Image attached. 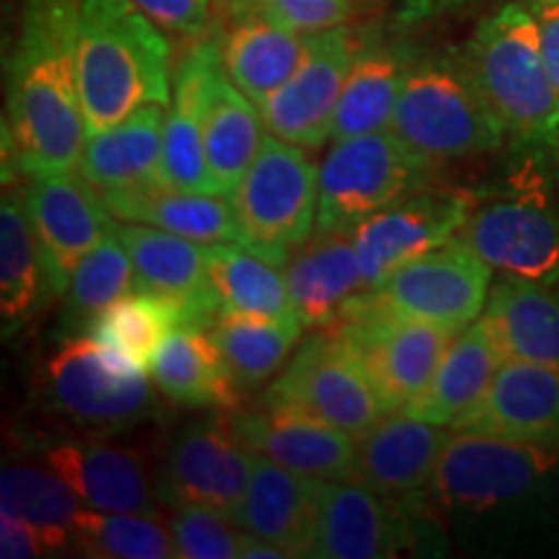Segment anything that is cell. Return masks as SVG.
Here are the masks:
<instances>
[{"mask_svg":"<svg viewBox=\"0 0 559 559\" xmlns=\"http://www.w3.org/2000/svg\"><path fill=\"white\" fill-rule=\"evenodd\" d=\"M425 508L472 555L551 544L559 534V443L453 432Z\"/></svg>","mask_w":559,"mask_h":559,"instance_id":"obj_1","label":"cell"},{"mask_svg":"<svg viewBox=\"0 0 559 559\" xmlns=\"http://www.w3.org/2000/svg\"><path fill=\"white\" fill-rule=\"evenodd\" d=\"M81 0H24L9 62L3 169L26 177L73 171L88 130L79 91Z\"/></svg>","mask_w":559,"mask_h":559,"instance_id":"obj_2","label":"cell"},{"mask_svg":"<svg viewBox=\"0 0 559 559\" xmlns=\"http://www.w3.org/2000/svg\"><path fill=\"white\" fill-rule=\"evenodd\" d=\"M79 91L88 135L171 104V47L132 0H81Z\"/></svg>","mask_w":559,"mask_h":559,"instance_id":"obj_3","label":"cell"},{"mask_svg":"<svg viewBox=\"0 0 559 559\" xmlns=\"http://www.w3.org/2000/svg\"><path fill=\"white\" fill-rule=\"evenodd\" d=\"M506 138L528 156L559 143V91L544 66L539 32L526 0L506 3L479 21L461 50Z\"/></svg>","mask_w":559,"mask_h":559,"instance_id":"obj_4","label":"cell"},{"mask_svg":"<svg viewBox=\"0 0 559 559\" xmlns=\"http://www.w3.org/2000/svg\"><path fill=\"white\" fill-rule=\"evenodd\" d=\"M389 130L432 166L485 156L506 143V130L456 50L412 58Z\"/></svg>","mask_w":559,"mask_h":559,"instance_id":"obj_5","label":"cell"},{"mask_svg":"<svg viewBox=\"0 0 559 559\" xmlns=\"http://www.w3.org/2000/svg\"><path fill=\"white\" fill-rule=\"evenodd\" d=\"M41 394L52 415L86 436L109 438L160 415L145 366L102 342H60L41 376Z\"/></svg>","mask_w":559,"mask_h":559,"instance_id":"obj_6","label":"cell"},{"mask_svg":"<svg viewBox=\"0 0 559 559\" xmlns=\"http://www.w3.org/2000/svg\"><path fill=\"white\" fill-rule=\"evenodd\" d=\"M228 198L241 247L283 267L317 230L319 166L300 145L267 135Z\"/></svg>","mask_w":559,"mask_h":559,"instance_id":"obj_7","label":"cell"},{"mask_svg":"<svg viewBox=\"0 0 559 559\" xmlns=\"http://www.w3.org/2000/svg\"><path fill=\"white\" fill-rule=\"evenodd\" d=\"M436 169L391 130L334 140L319 166L317 236L349 234L404 194L430 187Z\"/></svg>","mask_w":559,"mask_h":559,"instance_id":"obj_8","label":"cell"},{"mask_svg":"<svg viewBox=\"0 0 559 559\" xmlns=\"http://www.w3.org/2000/svg\"><path fill=\"white\" fill-rule=\"evenodd\" d=\"M456 239L506 280L559 285V200L539 177L474 200Z\"/></svg>","mask_w":559,"mask_h":559,"instance_id":"obj_9","label":"cell"},{"mask_svg":"<svg viewBox=\"0 0 559 559\" xmlns=\"http://www.w3.org/2000/svg\"><path fill=\"white\" fill-rule=\"evenodd\" d=\"M262 402L304 412L355 438L386 417L358 349L340 330H317L300 342Z\"/></svg>","mask_w":559,"mask_h":559,"instance_id":"obj_10","label":"cell"},{"mask_svg":"<svg viewBox=\"0 0 559 559\" xmlns=\"http://www.w3.org/2000/svg\"><path fill=\"white\" fill-rule=\"evenodd\" d=\"M251 464L254 453L236 436L230 409H207L187 423L166 449L156 477L158 498L166 508L205 506L236 523Z\"/></svg>","mask_w":559,"mask_h":559,"instance_id":"obj_11","label":"cell"},{"mask_svg":"<svg viewBox=\"0 0 559 559\" xmlns=\"http://www.w3.org/2000/svg\"><path fill=\"white\" fill-rule=\"evenodd\" d=\"M489 290L492 270L453 239L402 264L360 298L373 309L461 332L485 313Z\"/></svg>","mask_w":559,"mask_h":559,"instance_id":"obj_12","label":"cell"},{"mask_svg":"<svg viewBox=\"0 0 559 559\" xmlns=\"http://www.w3.org/2000/svg\"><path fill=\"white\" fill-rule=\"evenodd\" d=\"M358 349L386 415L404 412L428 386L459 332L373 309L358 298L337 326Z\"/></svg>","mask_w":559,"mask_h":559,"instance_id":"obj_13","label":"cell"},{"mask_svg":"<svg viewBox=\"0 0 559 559\" xmlns=\"http://www.w3.org/2000/svg\"><path fill=\"white\" fill-rule=\"evenodd\" d=\"M355 52L358 39L345 24L309 34V47L296 73L257 107L270 135L306 151L321 148L330 140L334 109Z\"/></svg>","mask_w":559,"mask_h":559,"instance_id":"obj_14","label":"cell"},{"mask_svg":"<svg viewBox=\"0 0 559 559\" xmlns=\"http://www.w3.org/2000/svg\"><path fill=\"white\" fill-rule=\"evenodd\" d=\"M472 202L466 192L423 187L349 230L368 288L381 285L402 264L456 239Z\"/></svg>","mask_w":559,"mask_h":559,"instance_id":"obj_15","label":"cell"},{"mask_svg":"<svg viewBox=\"0 0 559 559\" xmlns=\"http://www.w3.org/2000/svg\"><path fill=\"white\" fill-rule=\"evenodd\" d=\"M26 207L37 234L50 296H66L70 277L83 257L109 234L111 213L102 192L79 171H55L29 177Z\"/></svg>","mask_w":559,"mask_h":559,"instance_id":"obj_16","label":"cell"},{"mask_svg":"<svg viewBox=\"0 0 559 559\" xmlns=\"http://www.w3.org/2000/svg\"><path fill=\"white\" fill-rule=\"evenodd\" d=\"M451 436V428L404 412L381 417L373 428L358 436L353 479L394 506L417 513V506L428 500L440 453Z\"/></svg>","mask_w":559,"mask_h":559,"instance_id":"obj_17","label":"cell"},{"mask_svg":"<svg viewBox=\"0 0 559 559\" xmlns=\"http://www.w3.org/2000/svg\"><path fill=\"white\" fill-rule=\"evenodd\" d=\"M221 39L218 32L202 34L174 68L158 169V181L171 190L218 194L205 160V115L215 70L223 66Z\"/></svg>","mask_w":559,"mask_h":559,"instance_id":"obj_18","label":"cell"},{"mask_svg":"<svg viewBox=\"0 0 559 559\" xmlns=\"http://www.w3.org/2000/svg\"><path fill=\"white\" fill-rule=\"evenodd\" d=\"M379 492L355 479H324L313 555L321 559L400 557L415 544V521Z\"/></svg>","mask_w":559,"mask_h":559,"instance_id":"obj_19","label":"cell"},{"mask_svg":"<svg viewBox=\"0 0 559 559\" xmlns=\"http://www.w3.org/2000/svg\"><path fill=\"white\" fill-rule=\"evenodd\" d=\"M115 230L135 267L138 288L169 300L181 326L210 330L221 304L210 285L207 247L143 223L115 221Z\"/></svg>","mask_w":559,"mask_h":559,"instance_id":"obj_20","label":"cell"},{"mask_svg":"<svg viewBox=\"0 0 559 559\" xmlns=\"http://www.w3.org/2000/svg\"><path fill=\"white\" fill-rule=\"evenodd\" d=\"M47 466H52L86 508L111 513L160 515L158 485L148 461L135 449L86 436L73 440H47L41 445Z\"/></svg>","mask_w":559,"mask_h":559,"instance_id":"obj_21","label":"cell"},{"mask_svg":"<svg viewBox=\"0 0 559 559\" xmlns=\"http://www.w3.org/2000/svg\"><path fill=\"white\" fill-rule=\"evenodd\" d=\"M230 423L251 453L317 479H353L358 438L304 412L262 402L257 409H230Z\"/></svg>","mask_w":559,"mask_h":559,"instance_id":"obj_22","label":"cell"},{"mask_svg":"<svg viewBox=\"0 0 559 559\" xmlns=\"http://www.w3.org/2000/svg\"><path fill=\"white\" fill-rule=\"evenodd\" d=\"M451 430L559 443V370L506 360L485 396Z\"/></svg>","mask_w":559,"mask_h":559,"instance_id":"obj_23","label":"cell"},{"mask_svg":"<svg viewBox=\"0 0 559 559\" xmlns=\"http://www.w3.org/2000/svg\"><path fill=\"white\" fill-rule=\"evenodd\" d=\"M324 479L306 477L254 453L251 479L239 510V526L275 544L288 557H311Z\"/></svg>","mask_w":559,"mask_h":559,"instance_id":"obj_24","label":"cell"},{"mask_svg":"<svg viewBox=\"0 0 559 559\" xmlns=\"http://www.w3.org/2000/svg\"><path fill=\"white\" fill-rule=\"evenodd\" d=\"M293 309L306 330L337 326L368 290L353 236H313L283 264Z\"/></svg>","mask_w":559,"mask_h":559,"instance_id":"obj_25","label":"cell"},{"mask_svg":"<svg viewBox=\"0 0 559 559\" xmlns=\"http://www.w3.org/2000/svg\"><path fill=\"white\" fill-rule=\"evenodd\" d=\"M226 194L171 190L160 181H145L124 190L102 192L111 218L169 230L198 243H241L230 200Z\"/></svg>","mask_w":559,"mask_h":559,"instance_id":"obj_26","label":"cell"},{"mask_svg":"<svg viewBox=\"0 0 559 559\" xmlns=\"http://www.w3.org/2000/svg\"><path fill=\"white\" fill-rule=\"evenodd\" d=\"M151 376L164 400L185 409H236L241 386L213 334L177 326L151 358Z\"/></svg>","mask_w":559,"mask_h":559,"instance_id":"obj_27","label":"cell"},{"mask_svg":"<svg viewBox=\"0 0 559 559\" xmlns=\"http://www.w3.org/2000/svg\"><path fill=\"white\" fill-rule=\"evenodd\" d=\"M502 362L506 360L495 345L492 332H489L487 321L479 317L456 334V340L445 349L443 360L438 362L430 383L404 409V415L451 428L485 396Z\"/></svg>","mask_w":559,"mask_h":559,"instance_id":"obj_28","label":"cell"},{"mask_svg":"<svg viewBox=\"0 0 559 559\" xmlns=\"http://www.w3.org/2000/svg\"><path fill=\"white\" fill-rule=\"evenodd\" d=\"M309 47V34H298L272 21L262 9L234 16L221 39L223 68L228 79L260 107L296 73Z\"/></svg>","mask_w":559,"mask_h":559,"instance_id":"obj_29","label":"cell"},{"mask_svg":"<svg viewBox=\"0 0 559 559\" xmlns=\"http://www.w3.org/2000/svg\"><path fill=\"white\" fill-rule=\"evenodd\" d=\"M502 360L559 370V293L551 285L502 280L481 313Z\"/></svg>","mask_w":559,"mask_h":559,"instance_id":"obj_30","label":"cell"},{"mask_svg":"<svg viewBox=\"0 0 559 559\" xmlns=\"http://www.w3.org/2000/svg\"><path fill=\"white\" fill-rule=\"evenodd\" d=\"M412 55L400 45H389L379 34L358 41L353 68L342 86L334 109L330 140H345L366 132L389 130L407 79Z\"/></svg>","mask_w":559,"mask_h":559,"instance_id":"obj_31","label":"cell"},{"mask_svg":"<svg viewBox=\"0 0 559 559\" xmlns=\"http://www.w3.org/2000/svg\"><path fill=\"white\" fill-rule=\"evenodd\" d=\"M164 109L148 104L115 128L88 135L75 171L99 192L156 181L164 153Z\"/></svg>","mask_w":559,"mask_h":559,"instance_id":"obj_32","label":"cell"},{"mask_svg":"<svg viewBox=\"0 0 559 559\" xmlns=\"http://www.w3.org/2000/svg\"><path fill=\"white\" fill-rule=\"evenodd\" d=\"M45 296H50V288L26 207V190L11 187L0 205V317L5 340L34 317Z\"/></svg>","mask_w":559,"mask_h":559,"instance_id":"obj_33","label":"cell"},{"mask_svg":"<svg viewBox=\"0 0 559 559\" xmlns=\"http://www.w3.org/2000/svg\"><path fill=\"white\" fill-rule=\"evenodd\" d=\"M264 143V120L257 104L228 79L226 68L215 70L205 115V160L215 192L236 190Z\"/></svg>","mask_w":559,"mask_h":559,"instance_id":"obj_34","label":"cell"},{"mask_svg":"<svg viewBox=\"0 0 559 559\" xmlns=\"http://www.w3.org/2000/svg\"><path fill=\"white\" fill-rule=\"evenodd\" d=\"M306 326L300 319L221 311L210 326L230 373L241 389H257L285 366Z\"/></svg>","mask_w":559,"mask_h":559,"instance_id":"obj_35","label":"cell"},{"mask_svg":"<svg viewBox=\"0 0 559 559\" xmlns=\"http://www.w3.org/2000/svg\"><path fill=\"white\" fill-rule=\"evenodd\" d=\"M207 275L221 311L298 319L283 272L241 243H207Z\"/></svg>","mask_w":559,"mask_h":559,"instance_id":"obj_36","label":"cell"},{"mask_svg":"<svg viewBox=\"0 0 559 559\" xmlns=\"http://www.w3.org/2000/svg\"><path fill=\"white\" fill-rule=\"evenodd\" d=\"M132 290H138L135 267H132L128 249L122 247L115 223H111L104 241L83 257L79 270L70 277L55 340L66 342L83 337L91 321L107 311L111 304L130 296Z\"/></svg>","mask_w":559,"mask_h":559,"instance_id":"obj_37","label":"cell"},{"mask_svg":"<svg viewBox=\"0 0 559 559\" xmlns=\"http://www.w3.org/2000/svg\"><path fill=\"white\" fill-rule=\"evenodd\" d=\"M0 508L39 531L50 555L73 547V528L83 502L52 466L9 464L0 474Z\"/></svg>","mask_w":559,"mask_h":559,"instance_id":"obj_38","label":"cell"},{"mask_svg":"<svg viewBox=\"0 0 559 559\" xmlns=\"http://www.w3.org/2000/svg\"><path fill=\"white\" fill-rule=\"evenodd\" d=\"M73 549L99 559H171L177 547L156 515L111 513L83 506L73 528Z\"/></svg>","mask_w":559,"mask_h":559,"instance_id":"obj_39","label":"cell"},{"mask_svg":"<svg viewBox=\"0 0 559 559\" xmlns=\"http://www.w3.org/2000/svg\"><path fill=\"white\" fill-rule=\"evenodd\" d=\"M177 326H181L179 313L169 300L138 288L91 321L86 337L120 349L148 368L160 342Z\"/></svg>","mask_w":559,"mask_h":559,"instance_id":"obj_40","label":"cell"},{"mask_svg":"<svg viewBox=\"0 0 559 559\" xmlns=\"http://www.w3.org/2000/svg\"><path fill=\"white\" fill-rule=\"evenodd\" d=\"M166 526L181 559H241L249 539L239 523L205 506L169 508Z\"/></svg>","mask_w":559,"mask_h":559,"instance_id":"obj_41","label":"cell"},{"mask_svg":"<svg viewBox=\"0 0 559 559\" xmlns=\"http://www.w3.org/2000/svg\"><path fill=\"white\" fill-rule=\"evenodd\" d=\"M260 9L293 32L319 34L345 24L349 0H260Z\"/></svg>","mask_w":559,"mask_h":559,"instance_id":"obj_42","label":"cell"},{"mask_svg":"<svg viewBox=\"0 0 559 559\" xmlns=\"http://www.w3.org/2000/svg\"><path fill=\"white\" fill-rule=\"evenodd\" d=\"M145 16H151L164 32L177 37L200 39L207 34L213 0H132Z\"/></svg>","mask_w":559,"mask_h":559,"instance_id":"obj_43","label":"cell"},{"mask_svg":"<svg viewBox=\"0 0 559 559\" xmlns=\"http://www.w3.org/2000/svg\"><path fill=\"white\" fill-rule=\"evenodd\" d=\"M45 555H50V551H47L39 531L11 510H0V557L34 559Z\"/></svg>","mask_w":559,"mask_h":559,"instance_id":"obj_44","label":"cell"},{"mask_svg":"<svg viewBox=\"0 0 559 559\" xmlns=\"http://www.w3.org/2000/svg\"><path fill=\"white\" fill-rule=\"evenodd\" d=\"M526 5L539 32L544 66L559 91V0H526Z\"/></svg>","mask_w":559,"mask_h":559,"instance_id":"obj_45","label":"cell"},{"mask_svg":"<svg viewBox=\"0 0 559 559\" xmlns=\"http://www.w3.org/2000/svg\"><path fill=\"white\" fill-rule=\"evenodd\" d=\"M459 3H464V0H400V19L407 24H419V21L445 13Z\"/></svg>","mask_w":559,"mask_h":559,"instance_id":"obj_46","label":"cell"},{"mask_svg":"<svg viewBox=\"0 0 559 559\" xmlns=\"http://www.w3.org/2000/svg\"><path fill=\"white\" fill-rule=\"evenodd\" d=\"M254 9H260V0H228L230 16H239V13H247Z\"/></svg>","mask_w":559,"mask_h":559,"instance_id":"obj_47","label":"cell"},{"mask_svg":"<svg viewBox=\"0 0 559 559\" xmlns=\"http://www.w3.org/2000/svg\"><path fill=\"white\" fill-rule=\"evenodd\" d=\"M218 3H223V5H228V0H218Z\"/></svg>","mask_w":559,"mask_h":559,"instance_id":"obj_48","label":"cell"}]
</instances>
